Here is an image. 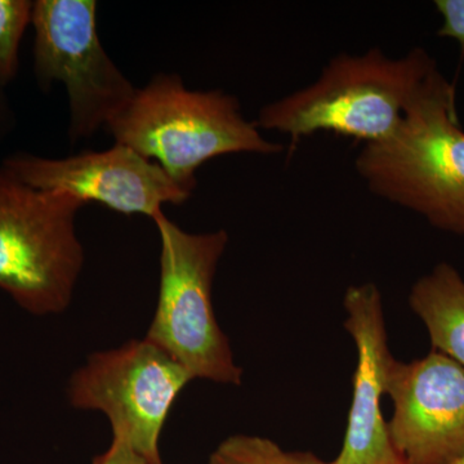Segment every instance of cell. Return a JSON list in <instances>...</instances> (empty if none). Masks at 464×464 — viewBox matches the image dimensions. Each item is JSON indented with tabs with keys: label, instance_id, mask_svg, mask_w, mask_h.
Masks as SVG:
<instances>
[{
	"label": "cell",
	"instance_id": "obj_1",
	"mask_svg": "<svg viewBox=\"0 0 464 464\" xmlns=\"http://www.w3.org/2000/svg\"><path fill=\"white\" fill-rule=\"evenodd\" d=\"M356 172L375 197L464 235V130L457 90L440 72L427 76L396 132L362 146Z\"/></svg>",
	"mask_w": 464,
	"mask_h": 464
},
{
	"label": "cell",
	"instance_id": "obj_2",
	"mask_svg": "<svg viewBox=\"0 0 464 464\" xmlns=\"http://www.w3.org/2000/svg\"><path fill=\"white\" fill-rule=\"evenodd\" d=\"M438 67L424 48L390 57L381 48L329 60L314 83L259 110V130L288 136L293 145L319 132L377 143L398 130L406 109Z\"/></svg>",
	"mask_w": 464,
	"mask_h": 464
},
{
	"label": "cell",
	"instance_id": "obj_3",
	"mask_svg": "<svg viewBox=\"0 0 464 464\" xmlns=\"http://www.w3.org/2000/svg\"><path fill=\"white\" fill-rule=\"evenodd\" d=\"M106 132L115 143L155 161L191 195L198 169L212 159L284 150L246 121L237 97L219 90H188L181 76L167 72L139 88Z\"/></svg>",
	"mask_w": 464,
	"mask_h": 464
},
{
	"label": "cell",
	"instance_id": "obj_4",
	"mask_svg": "<svg viewBox=\"0 0 464 464\" xmlns=\"http://www.w3.org/2000/svg\"><path fill=\"white\" fill-rule=\"evenodd\" d=\"M160 237L159 298L146 338L163 348L192 380L240 386L243 369L217 322L212 289L228 246L225 230L192 234L164 212L154 219Z\"/></svg>",
	"mask_w": 464,
	"mask_h": 464
},
{
	"label": "cell",
	"instance_id": "obj_5",
	"mask_svg": "<svg viewBox=\"0 0 464 464\" xmlns=\"http://www.w3.org/2000/svg\"><path fill=\"white\" fill-rule=\"evenodd\" d=\"M87 204L42 191L0 164V289L33 315L70 306L83 271L76 216Z\"/></svg>",
	"mask_w": 464,
	"mask_h": 464
},
{
	"label": "cell",
	"instance_id": "obj_6",
	"mask_svg": "<svg viewBox=\"0 0 464 464\" xmlns=\"http://www.w3.org/2000/svg\"><path fill=\"white\" fill-rule=\"evenodd\" d=\"M34 72L42 90L65 85L69 140L91 139L127 109L139 88L116 66L97 32L94 0H36Z\"/></svg>",
	"mask_w": 464,
	"mask_h": 464
},
{
	"label": "cell",
	"instance_id": "obj_7",
	"mask_svg": "<svg viewBox=\"0 0 464 464\" xmlns=\"http://www.w3.org/2000/svg\"><path fill=\"white\" fill-rule=\"evenodd\" d=\"M191 381L179 362L145 337L88 357L70 378L67 398L72 408L105 414L112 439L152 463L161 460L160 433Z\"/></svg>",
	"mask_w": 464,
	"mask_h": 464
},
{
	"label": "cell",
	"instance_id": "obj_8",
	"mask_svg": "<svg viewBox=\"0 0 464 464\" xmlns=\"http://www.w3.org/2000/svg\"><path fill=\"white\" fill-rule=\"evenodd\" d=\"M0 164L34 188L72 195L125 216L154 219L166 204L181 206L192 197L155 161L119 143L60 159L17 152Z\"/></svg>",
	"mask_w": 464,
	"mask_h": 464
},
{
	"label": "cell",
	"instance_id": "obj_9",
	"mask_svg": "<svg viewBox=\"0 0 464 464\" xmlns=\"http://www.w3.org/2000/svg\"><path fill=\"white\" fill-rule=\"evenodd\" d=\"M386 395L393 404L389 431L406 464H449L464 454V368L432 350L393 360Z\"/></svg>",
	"mask_w": 464,
	"mask_h": 464
},
{
	"label": "cell",
	"instance_id": "obj_10",
	"mask_svg": "<svg viewBox=\"0 0 464 464\" xmlns=\"http://www.w3.org/2000/svg\"><path fill=\"white\" fill-rule=\"evenodd\" d=\"M343 326L356 348L353 399L340 454L329 464H406L393 447L389 420L382 411L391 353L383 299L373 283L348 286Z\"/></svg>",
	"mask_w": 464,
	"mask_h": 464
},
{
	"label": "cell",
	"instance_id": "obj_11",
	"mask_svg": "<svg viewBox=\"0 0 464 464\" xmlns=\"http://www.w3.org/2000/svg\"><path fill=\"white\" fill-rule=\"evenodd\" d=\"M409 306L422 320L433 350L464 368V279L448 262L436 265L411 286Z\"/></svg>",
	"mask_w": 464,
	"mask_h": 464
},
{
	"label": "cell",
	"instance_id": "obj_12",
	"mask_svg": "<svg viewBox=\"0 0 464 464\" xmlns=\"http://www.w3.org/2000/svg\"><path fill=\"white\" fill-rule=\"evenodd\" d=\"M208 464H329L311 451L284 450L273 440L234 435L219 442Z\"/></svg>",
	"mask_w": 464,
	"mask_h": 464
},
{
	"label": "cell",
	"instance_id": "obj_13",
	"mask_svg": "<svg viewBox=\"0 0 464 464\" xmlns=\"http://www.w3.org/2000/svg\"><path fill=\"white\" fill-rule=\"evenodd\" d=\"M34 2L0 0V85L7 87L20 69V45L32 24Z\"/></svg>",
	"mask_w": 464,
	"mask_h": 464
},
{
	"label": "cell",
	"instance_id": "obj_14",
	"mask_svg": "<svg viewBox=\"0 0 464 464\" xmlns=\"http://www.w3.org/2000/svg\"><path fill=\"white\" fill-rule=\"evenodd\" d=\"M435 8L442 20L438 35L457 42L464 56V0H436Z\"/></svg>",
	"mask_w": 464,
	"mask_h": 464
},
{
	"label": "cell",
	"instance_id": "obj_15",
	"mask_svg": "<svg viewBox=\"0 0 464 464\" xmlns=\"http://www.w3.org/2000/svg\"><path fill=\"white\" fill-rule=\"evenodd\" d=\"M92 464H151V462L140 456L127 442L112 439L108 450L94 458Z\"/></svg>",
	"mask_w": 464,
	"mask_h": 464
},
{
	"label": "cell",
	"instance_id": "obj_16",
	"mask_svg": "<svg viewBox=\"0 0 464 464\" xmlns=\"http://www.w3.org/2000/svg\"><path fill=\"white\" fill-rule=\"evenodd\" d=\"M14 124H16V116L5 93V87L0 85V141L12 132Z\"/></svg>",
	"mask_w": 464,
	"mask_h": 464
},
{
	"label": "cell",
	"instance_id": "obj_17",
	"mask_svg": "<svg viewBox=\"0 0 464 464\" xmlns=\"http://www.w3.org/2000/svg\"><path fill=\"white\" fill-rule=\"evenodd\" d=\"M449 464H464V454H463V456L457 458L456 460H453V462L449 463Z\"/></svg>",
	"mask_w": 464,
	"mask_h": 464
},
{
	"label": "cell",
	"instance_id": "obj_18",
	"mask_svg": "<svg viewBox=\"0 0 464 464\" xmlns=\"http://www.w3.org/2000/svg\"><path fill=\"white\" fill-rule=\"evenodd\" d=\"M151 464H163V463H161V460H159V462H154V463H151Z\"/></svg>",
	"mask_w": 464,
	"mask_h": 464
}]
</instances>
